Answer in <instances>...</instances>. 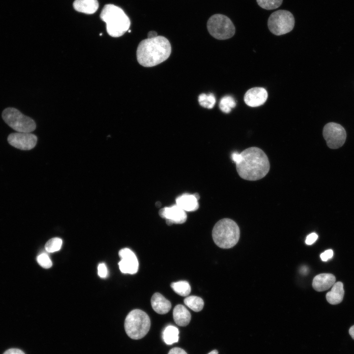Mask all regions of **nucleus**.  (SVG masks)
<instances>
[{"instance_id": "1", "label": "nucleus", "mask_w": 354, "mask_h": 354, "mask_svg": "<svg viewBox=\"0 0 354 354\" xmlns=\"http://www.w3.org/2000/svg\"><path fill=\"white\" fill-rule=\"evenodd\" d=\"M241 159L236 163L238 174L242 178L257 180L265 177L270 169L266 154L261 148L250 147L242 151Z\"/></svg>"}, {"instance_id": "2", "label": "nucleus", "mask_w": 354, "mask_h": 354, "mask_svg": "<svg viewBox=\"0 0 354 354\" xmlns=\"http://www.w3.org/2000/svg\"><path fill=\"white\" fill-rule=\"evenodd\" d=\"M171 53L169 41L164 36H157L142 40L138 46L136 56L140 64L152 67L166 60Z\"/></svg>"}, {"instance_id": "3", "label": "nucleus", "mask_w": 354, "mask_h": 354, "mask_svg": "<svg viewBox=\"0 0 354 354\" xmlns=\"http://www.w3.org/2000/svg\"><path fill=\"white\" fill-rule=\"evenodd\" d=\"M100 17L106 23L108 34L113 37L122 36L130 26V20L124 11L114 4L105 5Z\"/></svg>"}, {"instance_id": "4", "label": "nucleus", "mask_w": 354, "mask_h": 354, "mask_svg": "<svg viewBox=\"0 0 354 354\" xmlns=\"http://www.w3.org/2000/svg\"><path fill=\"white\" fill-rule=\"evenodd\" d=\"M212 236L214 243L221 248L228 249L234 246L240 236L237 224L229 218L218 221L214 225Z\"/></svg>"}, {"instance_id": "5", "label": "nucleus", "mask_w": 354, "mask_h": 354, "mask_svg": "<svg viewBox=\"0 0 354 354\" xmlns=\"http://www.w3.org/2000/svg\"><path fill=\"white\" fill-rule=\"evenodd\" d=\"M150 321L148 315L140 309L130 312L124 321V328L131 339L138 340L143 338L148 332Z\"/></svg>"}, {"instance_id": "6", "label": "nucleus", "mask_w": 354, "mask_h": 354, "mask_svg": "<svg viewBox=\"0 0 354 354\" xmlns=\"http://www.w3.org/2000/svg\"><path fill=\"white\" fill-rule=\"evenodd\" d=\"M207 28L214 38L225 40L231 38L235 33V27L227 16L220 14L211 16L207 22Z\"/></svg>"}, {"instance_id": "7", "label": "nucleus", "mask_w": 354, "mask_h": 354, "mask_svg": "<svg viewBox=\"0 0 354 354\" xmlns=\"http://www.w3.org/2000/svg\"><path fill=\"white\" fill-rule=\"evenodd\" d=\"M2 118L5 123L18 132L31 133L36 128L35 121L14 108L3 110Z\"/></svg>"}, {"instance_id": "8", "label": "nucleus", "mask_w": 354, "mask_h": 354, "mask_svg": "<svg viewBox=\"0 0 354 354\" xmlns=\"http://www.w3.org/2000/svg\"><path fill=\"white\" fill-rule=\"evenodd\" d=\"M295 24L293 14L286 10H277L270 15L267 21L269 30L276 35H281L290 32Z\"/></svg>"}, {"instance_id": "9", "label": "nucleus", "mask_w": 354, "mask_h": 354, "mask_svg": "<svg viewBox=\"0 0 354 354\" xmlns=\"http://www.w3.org/2000/svg\"><path fill=\"white\" fill-rule=\"evenodd\" d=\"M323 134L327 146L332 149L342 147L346 139L344 128L335 122H329L324 127Z\"/></svg>"}, {"instance_id": "10", "label": "nucleus", "mask_w": 354, "mask_h": 354, "mask_svg": "<svg viewBox=\"0 0 354 354\" xmlns=\"http://www.w3.org/2000/svg\"><path fill=\"white\" fill-rule=\"evenodd\" d=\"M7 141L12 146L21 150H26L31 149L35 147L37 138L31 133L17 132L9 134Z\"/></svg>"}, {"instance_id": "11", "label": "nucleus", "mask_w": 354, "mask_h": 354, "mask_svg": "<svg viewBox=\"0 0 354 354\" xmlns=\"http://www.w3.org/2000/svg\"><path fill=\"white\" fill-rule=\"evenodd\" d=\"M118 255L121 258L118 266L121 272L133 274L138 271V261L132 251L129 248H124L119 251Z\"/></svg>"}, {"instance_id": "12", "label": "nucleus", "mask_w": 354, "mask_h": 354, "mask_svg": "<svg viewBox=\"0 0 354 354\" xmlns=\"http://www.w3.org/2000/svg\"><path fill=\"white\" fill-rule=\"evenodd\" d=\"M159 214L162 218L166 219V223L168 225L173 224H182L187 219L185 211L177 204L160 209Z\"/></svg>"}, {"instance_id": "13", "label": "nucleus", "mask_w": 354, "mask_h": 354, "mask_svg": "<svg viewBox=\"0 0 354 354\" xmlns=\"http://www.w3.org/2000/svg\"><path fill=\"white\" fill-rule=\"evenodd\" d=\"M267 97V92L265 88L255 87L246 91L244 96V100L248 106L255 107L264 104Z\"/></svg>"}, {"instance_id": "14", "label": "nucleus", "mask_w": 354, "mask_h": 354, "mask_svg": "<svg viewBox=\"0 0 354 354\" xmlns=\"http://www.w3.org/2000/svg\"><path fill=\"white\" fill-rule=\"evenodd\" d=\"M199 195L195 194H183L176 199V204L185 211H193L199 207L198 200Z\"/></svg>"}, {"instance_id": "15", "label": "nucleus", "mask_w": 354, "mask_h": 354, "mask_svg": "<svg viewBox=\"0 0 354 354\" xmlns=\"http://www.w3.org/2000/svg\"><path fill=\"white\" fill-rule=\"evenodd\" d=\"M335 277L332 274L321 273L314 278L312 287L316 291H324L332 287L335 283Z\"/></svg>"}, {"instance_id": "16", "label": "nucleus", "mask_w": 354, "mask_h": 354, "mask_svg": "<svg viewBox=\"0 0 354 354\" xmlns=\"http://www.w3.org/2000/svg\"><path fill=\"white\" fill-rule=\"evenodd\" d=\"M152 309L158 314L167 313L171 308V303L164 296L159 293H155L151 298Z\"/></svg>"}, {"instance_id": "17", "label": "nucleus", "mask_w": 354, "mask_h": 354, "mask_svg": "<svg viewBox=\"0 0 354 354\" xmlns=\"http://www.w3.org/2000/svg\"><path fill=\"white\" fill-rule=\"evenodd\" d=\"M174 321L179 326H185L189 324L191 315L185 307L181 304L176 305L173 310Z\"/></svg>"}, {"instance_id": "18", "label": "nucleus", "mask_w": 354, "mask_h": 354, "mask_svg": "<svg viewBox=\"0 0 354 354\" xmlns=\"http://www.w3.org/2000/svg\"><path fill=\"white\" fill-rule=\"evenodd\" d=\"M73 6L78 12L92 14L97 11L99 4L97 0H75Z\"/></svg>"}, {"instance_id": "19", "label": "nucleus", "mask_w": 354, "mask_h": 354, "mask_svg": "<svg viewBox=\"0 0 354 354\" xmlns=\"http://www.w3.org/2000/svg\"><path fill=\"white\" fill-rule=\"evenodd\" d=\"M344 295L343 284L341 282H335L330 291L326 294L327 301L331 304L336 305L341 302Z\"/></svg>"}, {"instance_id": "20", "label": "nucleus", "mask_w": 354, "mask_h": 354, "mask_svg": "<svg viewBox=\"0 0 354 354\" xmlns=\"http://www.w3.org/2000/svg\"><path fill=\"white\" fill-rule=\"evenodd\" d=\"M179 331L177 327L169 325L167 326L163 332V339L167 345H171L177 342L178 340Z\"/></svg>"}, {"instance_id": "21", "label": "nucleus", "mask_w": 354, "mask_h": 354, "mask_svg": "<svg viewBox=\"0 0 354 354\" xmlns=\"http://www.w3.org/2000/svg\"><path fill=\"white\" fill-rule=\"evenodd\" d=\"M184 304L195 312L201 311L204 305L203 300L200 297L191 295L186 297L184 300Z\"/></svg>"}, {"instance_id": "22", "label": "nucleus", "mask_w": 354, "mask_h": 354, "mask_svg": "<svg viewBox=\"0 0 354 354\" xmlns=\"http://www.w3.org/2000/svg\"><path fill=\"white\" fill-rule=\"evenodd\" d=\"M171 287L175 292L182 296H187L191 292V287L186 281L173 282L171 284Z\"/></svg>"}, {"instance_id": "23", "label": "nucleus", "mask_w": 354, "mask_h": 354, "mask_svg": "<svg viewBox=\"0 0 354 354\" xmlns=\"http://www.w3.org/2000/svg\"><path fill=\"white\" fill-rule=\"evenodd\" d=\"M236 105V102L234 98L231 96L226 95L221 99L219 107L221 111L228 114Z\"/></svg>"}, {"instance_id": "24", "label": "nucleus", "mask_w": 354, "mask_h": 354, "mask_svg": "<svg viewBox=\"0 0 354 354\" xmlns=\"http://www.w3.org/2000/svg\"><path fill=\"white\" fill-rule=\"evenodd\" d=\"M198 101L203 107L212 109L215 104L216 99L212 93L208 94L202 93L198 97Z\"/></svg>"}, {"instance_id": "25", "label": "nucleus", "mask_w": 354, "mask_h": 354, "mask_svg": "<svg viewBox=\"0 0 354 354\" xmlns=\"http://www.w3.org/2000/svg\"><path fill=\"white\" fill-rule=\"evenodd\" d=\"M62 243V240L59 237L49 239L45 245V248L48 252L53 253L60 250Z\"/></svg>"}, {"instance_id": "26", "label": "nucleus", "mask_w": 354, "mask_h": 354, "mask_svg": "<svg viewBox=\"0 0 354 354\" xmlns=\"http://www.w3.org/2000/svg\"><path fill=\"white\" fill-rule=\"evenodd\" d=\"M258 4L262 8L272 10L279 7L283 0H256Z\"/></svg>"}, {"instance_id": "27", "label": "nucleus", "mask_w": 354, "mask_h": 354, "mask_svg": "<svg viewBox=\"0 0 354 354\" xmlns=\"http://www.w3.org/2000/svg\"><path fill=\"white\" fill-rule=\"evenodd\" d=\"M37 261L39 265L44 268H48L52 266V262L46 253L39 255L37 258Z\"/></svg>"}, {"instance_id": "28", "label": "nucleus", "mask_w": 354, "mask_h": 354, "mask_svg": "<svg viewBox=\"0 0 354 354\" xmlns=\"http://www.w3.org/2000/svg\"><path fill=\"white\" fill-rule=\"evenodd\" d=\"M108 273L107 268L104 263L99 264L98 266V274L101 278H105Z\"/></svg>"}, {"instance_id": "29", "label": "nucleus", "mask_w": 354, "mask_h": 354, "mask_svg": "<svg viewBox=\"0 0 354 354\" xmlns=\"http://www.w3.org/2000/svg\"><path fill=\"white\" fill-rule=\"evenodd\" d=\"M333 255V252L331 249H328L322 253L320 257L323 261L326 262L331 259Z\"/></svg>"}, {"instance_id": "30", "label": "nucleus", "mask_w": 354, "mask_h": 354, "mask_svg": "<svg viewBox=\"0 0 354 354\" xmlns=\"http://www.w3.org/2000/svg\"><path fill=\"white\" fill-rule=\"evenodd\" d=\"M318 237V236L315 233L309 234L306 237L305 243L308 245H311L314 243Z\"/></svg>"}, {"instance_id": "31", "label": "nucleus", "mask_w": 354, "mask_h": 354, "mask_svg": "<svg viewBox=\"0 0 354 354\" xmlns=\"http://www.w3.org/2000/svg\"><path fill=\"white\" fill-rule=\"evenodd\" d=\"M168 354H187V353L182 349L175 347L172 349Z\"/></svg>"}, {"instance_id": "32", "label": "nucleus", "mask_w": 354, "mask_h": 354, "mask_svg": "<svg viewBox=\"0 0 354 354\" xmlns=\"http://www.w3.org/2000/svg\"><path fill=\"white\" fill-rule=\"evenodd\" d=\"M3 354H25L22 350L12 348L6 350Z\"/></svg>"}, {"instance_id": "33", "label": "nucleus", "mask_w": 354, "mask_h": 354, "mask_svg": "<svg viewBox=\"0 0 354 354\" xmlns=\"http://www.w3.org/2000/svg\"><path fill=\"white\" fill-rule=\"evenodd\" d=\"M231 157L233 161L236 164L240 160L241 156L240 153L234 152L232 154Z\"/></svg>"}, {"instance_id": "34", "label": "nucleus", "mask_w": 354, "mask_h": 354, "mask_svg": "<svg viewBox=\"0 0 354 354\" xmlns=\"http://www.w3.org/2000/svg\"><path fill=\"white\" fill-rule=\"evenodd\" d=\"M157 36H158L157 33L155 31H150L148 33V38L155 37Z\"/></svg>"}, {"instance_id": "35", "label": "nucleus", "mask_w": 354, "mask_h": 354, "mask_svg": "<svg viewBox=\"0 0 354 354\" xmlns=\"http://www.w3.org/2000/svg\"><path fill=\"white\" fill-rule=\"evenodd\" d=\"M349 331L352 338L354 339V325L350 327Z\"/></svg>"}, {"instance_id": "36", "label": "nucleus", "mask_w": 354, "mask_h": 354, "mask_svg": "<svg viewBox=\"0 0 354 354\" xmlns=\"http://www.w3.org/2000/svg\"><path fill=\"white\" fill-rule=\"evenodd\" d=\"M208 354H218V352L217 350H213L211 352H210Z\"/></svg>"}, {"instance_id": "37", "label": "nucleus", "mask_w": 354, "mask_h": 354, "mask_svg": "<svg viewBox=\"0 0 354 354\" xmlns=\"http://www.w3.org/2000/svg\"><path fill=\"white\" fill-rule=\"evenodd\" d=\"M156 205L157 207H159L161 206V203L158 202L156 203Z\"/></svg>"}]
</instances>
